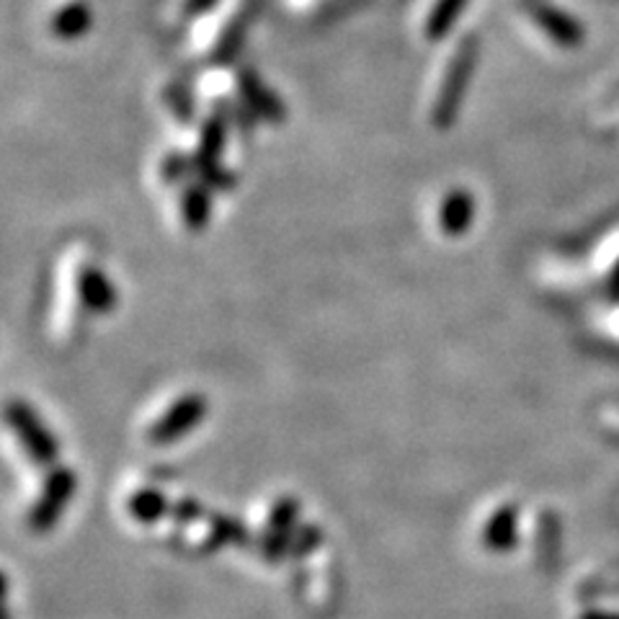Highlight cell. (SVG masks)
<instances>
[{
  "label": "cell",
  "mask_w": 619,
  "mask_h": 619,
  "mask_svg": "<svg viewBox=\"0 0 619 619\" xmlns=\"http://www.w3.org/2000/svg\"><path fill=\"white\" fill-rule=\"evenodd\" d=\"M475 59H477V40L473 34L462 36L457 47L452 49L450 59H446L442 84H439V91L434 96L431 122H434L436 130H450L454 119H457L462 99H465L467 93V84L469 78H473Z\"/></svg>",
  "instance_id": "1"
},
{
  "label": "cell",
  "mask_w": 619,
  "mask_h": 619,
  "mask_svg": "<svg viewBox=\"0 0 619 619\" xmlns=\"http://www.w3.org/2000/svg\"><path fill=\"white\" fill-rule=\"evenodd\" d=\"M78 477L70 467H52L49 475L44 477L42 494L36 498L32 511H29V527L34 532H49L63 517L73 496H76Z\"/></svg>",
  "instance_id": "2"
},
{
  "label": "cell",
  "mask_w": 619,
  "mask_h": 619,
  "mask_svg": "<svg viewBox=\"0 0 619 619\" xmlns=\"http://www.w3.org/2000/svg\"><path fill=\"white\" fill-rule=\"evenodd\" d=\"M5 419H9L13 434L29 454V460L40 467H52L57 460V442L49 434V429L44 427L40 416L34 413L32 406H26L24 400H11L5 408Z\"/></svg>",
  "instance_id": "3"
},
{
  "label": "cell",
  "mask_w": 619,
  "mask_h": 619,
  "mask_svg": "<svg viewBox=\"0 0 619 619\" xmlns=\"http://www.w3.org/2000/svg\"><path fill=\"white\" fill-rule=\"evenodd\" d=\"M207 400L199 393H189L184 398H178L158 421L153 423L147 431V442L155 446H166L181 442L184 436H189L194 429L205 421L207 416Z\"/></svg>",
  "instance_id": "4"
},
{
  "label": "cell",
  "mask_w": 619,
  "mask_h": 619,
  "mask_svg": "<svg viewBox=\"0 0 619 619\" xmlns=\"http://www.w3.org/2000/svg\"><path fill=\"white\" fill-rule=\"evenodd\" d=\"M225 137H228V122L220 114L210 117L205 122V126H201L199 147L197 155H194V168L207 176V184H210L212 189H230L225 184L233 181L228 174H220V161L222 153H225Z\"/></svg>",
  "instance_id": "5"
},
{
  "label": "cell",
  "mask_w": 619,
  "mask_h": 619,
  "mask_svg": "<svg viewBox=\"0 0 619 619\" xmlns=\"http://www.w3.org/2000/svg\"><path fill=\"white\" fill-rule=\"evenodd\" d=\"M76 292L80 305H84L88 312H93V316H109L119 302L114 281H111L101 268H96L91 264L78 268Z\"/></svg>",
  "instance_id": "6"
},
{
  "label": "cell",
  "mask_w": 619,
  "mask_h": 619,
  "mask_svg": "<svg viewBox=\"0 0 619 619\" xmlns=\"http://www.w3.org/2000/svg\"><path fill=\"white\" fill-rule=\"evenodd\" d=\"M297 517H300V501H297V498H292V496L279 498V501L272 506V513H268L264 537H261V542H264L266 561H268V557H272V561H279V555L285 553L287 542L292 540Z\"/></svg>",
  "instance_id": "7"
},
{
  "label": "cell",
  "mask_w": 619,
  "mask_h": 619,
  "mask_svg": "<svg viewBox=\"0 0 619 619\" xmlns=\"http://www.w3.org/2000/svg\"><path fill=\"white\" fill-rule=\"evenodd\" d=\"M475 220V199L465 189H454L439 207V228L446 237L465 235Z\"/></svg>",
  "instance_id": "8"
},
{
  "label": "cell",
  "mask_w": 619,
  "mask_h": 619,
  "mask_svg": "<svg viewBox=\"0 0 619 619\" xmlns=\"http://www.w3.org/2000/svg\"><path fill=\"white\" fill-rule=\"evenodd\" d=\"M93 13L88 0H67L59 3L49 16V29L57 40H78L91 29Z\"/></svg>",
  "instance_id": "9"
},
{
  "label": "cell",
  "mask_w": 619,
  "mask_h": 619,
  "mask_svg": "<svg viewBox=\"0 0 619 619\" xmlns=\"http://www.w3.org/2000/svg\"><path fill=\"white\" fill-rule=\"evenodd\" d=\"M237 91H241L245 107H248L253 114L272 119V122L285 119V107H281V101L272 91H268L264 84H261V80L256 78V73H251V70L237 73Z\"/></svg>",
  "instance_id": "10"
},
{
  "label": "cell",
  "mask_w": 619,
  "mask_h": 619,
  "mask_svg": "<svg viewBox=\"0 0 619 619\" xmlns=\"http://www.w3.org/2000/svg\"><path fill=\"white\" fill-rule=\"evenodd\" d=\"M212 218V186L210 184H189L181 194V220L184 225L201 233Z\"/></svg>",
  "instance_id": "11"
},
{
  "label": "cell",
  "mask_w": 619,
  "mask_h": 619,
  "mask_svg": "<svg viewBox=\"0 0 619 619\" xmlns=\"http://www.w3.org/2000/svg\"><path fill=\"white\" fill-rule=\"evenodd\" d=\"M467 0H431L427 21H423V36L429 42L444 40L452 32V26L457 24L462 11H465Z\"/></svg>",
  "instance_id": "12"
},
{
  "label": "cell",
  "mask_w": 619,
  "mask_h": 619,
  "mask_svg": "<svg viewBox=\"0 0 619 619\" xmlns=\"http://www.w3.org/2000/svg\"><path fill=\"white\" fill-rule=\"evenodd\" d=\"M483 544L496 553H506L517 544V509L513 506H501L488 519L486 529H483Z\"/></svg>",
  "instance_id": "13"
},
{
  "label": "cell",
  "mask_w": 619,
  "mask_h": 619,
  "mask_svg": "<svg viewBox=\"0 0 619 619\" xmlns=\"http://www.w3.org/2000/svg\"><path fill=\"white\" fill-rule=\"evenodd\" d=\"M168 498L155 488H140L134 490L130 501H126V511L140 524H155L168 513Z\"/></svg>",
  "instance_id": "14"
},
{
  "label": "cell",
  "mask_w": 619,
  "mask_h": 619,
  "mask_svg": "<svg viewBox=\"0 0 619 619\" xmlns=\"http://www.w3.org/2000/svg\"><path fill=\"white\" fill-rule=\"evenodd\" d=\"M218 0H178V11L189 19H199L201 13H207Z\"/></svg>",
  "instance_id": "15"
},
{
  "label": "cell",
  "mask_w": 619,
  "mask_h": 619,
  "mask_svg": "<svg viewBox=\"0 0 619 619\" xmlns=\"http://www.w3.org/2000/svg\"><path fill=\"white\" fill-rule=\"evenodd\" d=\"M184 170H186V161L181 155H170V158L163 163V176H166L168 181H178Z\"/></svg>",
  "instance_id": "16"
}]
</instances>
